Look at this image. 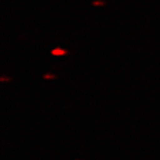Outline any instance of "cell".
Masks as SVG:
<instances>
[{
  "mask_svg": "<svg viewBox=\"0 0 160 160\" xmlns=\"http://www.w3.org/2000/svg\"><path fill=\"white\" fill-rule=\"evenodd\" d=\"M51 55L57 56V57H59V56H65V55H67V50L62 49V48H60V47H57L51 50Z\"/></svg>",
  "mask_w": 160,
  "mask_h": 160,
  "instance_id": "obj_1",
  "label": "cell"
},
{
  "mask_svg": "<svg viewBox=\"0 0 160 160\" xmlns=\"http://www.w3.org/2000/svg\"><path fill=\"white\" fill-rule=\"evenodd\" d=\"M43 78H45V79H55L56 76H53V75H45V76H43Z\"/></svg>",
  "mask_w": 160,
  "mask_h": 160,
  "instance_id": "obj_2",
  "label": "cell"
},
{
  "mask_svg": "<svg viewBox=\"0 0 160 160\" xmlns=\"http://www.w3.org/2000/svg\"><path fill=\"white\" fill-rule=\"evenodd\" d=\"M105 5V2H102V1H95L93 2V6H103Z\"/></svg>",
  "mask_w": 160,
  "mask_h": 160,
  "instance_id": "obj_3",
  "label": "cell"
}]
</instances>
